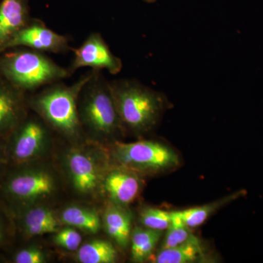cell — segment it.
Instances as JSON below:
<instances>
[{
    "instance_id": "cell-3",
    "label": "cell",
    "mask_w": 263,
    "mask_h": 263,
    "mask_svg": "<svg viewBox=\"0 0 263 263\" xmlns=\"http://www.w3.org/2000/svg\"><path fill=\"white\" fill-rule=\"evenodd\" d=\"M78 111L88 141L108 146L119 141L124 133L110 81L101 71L93 70L78 99Z\"/></svg>"
},
{
    "instance_id": "cell-14",
    "label": "cell",
    "mask_w": 263,
    "mask_h": 263,
    "mask_svg": "<svg viewBox=\"0 0 263 263\" xmlns=\"http://www.w3.org/2000/svg\"><path fill=\"white\" fill-rule=\"evenodd\" d=\"M29 0H2L0 3V53L6 51L13 38L29 23Z\"/></svg>"
},
{
    "instance_id": "cell-2",
    "label": "cell",
    "mask_w": 263,
    "mask_h": 263,
    "mask_svg": "<svg viewBox=\"0 0 263 263\" xmlns=\"http://www.w3.org/2000/svg\"><path fill=\"white\" fill-rule=\"evenodd\" d=\"M44 160L8 167L0 181V201L10 214L32 205L48 204L58 195L61 173Z\"/></svg>"
},
{
    "instance_id": "cell-24",
    "label": "cell",
    "mask_w": 263,
    "mask_h": 263,
    "mask_svg": "<svg viewBox=\"0 0 263 263\" xmlns=\"http://www.w3.org/2000/svg\"><path fill=\"white\" fill-rule=\"evenodd\" d=\"M15 231L16 229L11 214L0 201V249H4L11 243Z\"/></svg>"
},
{
    "instance_id": "cell-5",
    "label": "cell",
    "mask_w": 263,
    "mask_h": 263,
    "mask_svg": "<svg viewBox=\"0 0 263 263\" xmlns=\"http://www.w3.org/2000/svg\"><path fill=\"white\" fill-rule=\"evenodd\" d=\"M110 83L124 133L141 136L152 130L165 109L164 95L133 79Z\"/></svg>"
},
{
    "instance_id": "cell-15",
    "label": "cell",
    "mask_w": 263,
    "mask_h": 263,
    "mask_svg": "<svg viewBox=\"0 0 263 263\" xmlns=\"http://www.w3.org/2000/svg\"><path fill=\"white\" fill-rule=\"evenodd\" d=\"M102 227L114 243L122 249L130 243L132 214L127 207L108 202L101 216Z\"/></svg>"
},
{
    "instance_id": "cell-16",
    "label": "cell",
    "mask_w": 263,
    "mask_h": 263,
    "mask_svg": "<svg viewBox=\"0 0 263 263\" xmlns=\"http://www.w3.org/2000/svg\"><path fill=\"white\" fill-rule=\"evenodd\" d=\"M59 216L62 226L72 227L88 234H97L101 230V216L91 208L67 205L59 213Z\"/></svg>"
},
{
    "instance_id": "cell-26",
    "label": "cell",
    "mask_w": 263,
    "mask_h": 263,
    "mask_svg": "<svg viewBox=\"0 0 263 263\" xmlns=\"http://www.w3.org/2000/svg\"><path fill=\"white\" fill-rule=\"evenodd\" d=\"M7 138H0V181L9 167L6 148Z\"/></svg>"
},
{
    "instance_id": "cell-11",
    "label": "cell",
    "mask_w": 263,
    "mask_h": 263,
    "mask_svg": "<svg viewBox=\"0 0 263 263\" xmlns=\"http://www.w3.org/2000/svg\"><path fill=\"white\" fill-rule=\"evenodd\" d=\"M141 175L127 167L110 163L104 175L101 197L121 206L127 207L138 198L143 188Z\"/></svg>"
},
{
    "instance_id": "cell-6",
    "label": "cell",
    "mask_w": 263,
    "mask_h": 263,
    "mask_svg": "<svg viewBox=\"0 0 263 263\" xmlns=\"http://www.w3.org/2000/svg\"><path fill=\"white\" fill-rule=\"evenodd\" d=\"M70 76L43 52L17 47L0 53V78L27 95Z\"/></svg>"
},
{
    "instance_id": "cell-17",
    "label": "cell",
    "mask_w": 263,
    "mask_h": 263,
    "mask_svg": "<svg viewBox=\"0 0 263 263\" xmlns=\"http://www.w3.org/2000/svg\"><path fill=\"white\" fill-rule=\"evenodd\" d=\"M162 235V231L136 227L132 230L130 237L131 259L135 262L148 260L155 252Z\"/></svg>"
},
{
    "instance_id": "cell-8",
    "label": "cell",
    "mask_w": 263,
    "mask_h": 263,
    "mask_svg": "<svg viewBox=\"0 0 263 263\" xmlns=\"http://www.w3.org/2000/svg\"><path fill=\"white\" fill-rule=\"evenodd\" d=\"M53 134L46 123L30 110L7 138L9 166L44 160L51 149Z\"/></svg>"
},
{
    "instance_id": "cell-4",
    "label": "cell",
    "mask_w": 263,
    "mask_h": 263,
    "mask_svg": "<svg viewBox=\"0 0 263 263\" xmlns=\"http://www.w3.org/2000/svg\"><path fill=\"white\" fill-rule=\"evenodd\" d=\"M67 144L60 159L64 183L83 200L101 198L104 175L111 163L106 148L89 141Z\"/></svg>"
},
{
    "instance_id": "cell-27",
    "label": "cell",
    "mask_w": 263,
    "mask_h": 263,
    "mask_svg": "<svg viewBox=\"0 0 263 263\" xmlns=\"http://www.w3.org/2000/svg\"><path fill=\"white\" fill-rule=\"evenodd\" d=\"M143 1L146 2L147 3H155L157 0H143Z\"/></svg>"
},
{
    "instance_id": "cell-19",
    "label": "cell",
    "mask_w": 263,
    "mask_h": 263,
    "mask_svg": "<svg viewBox=\"0 0 263 263\" xmlns=\"http://www.w3.org/2000/svg\"><path fill=\"white\" fill-rule=\"evenodd\" d=\"M203 249L196 237L182 245L169 249H161L156 255V263H191L203 257Z\"/></svg>"
},
{
    "instance_id": "cell-9",
    "label": "cell",
    "mask_w": 263,
    "mask_h": 263,
    "mask_svg": "<svg viewBox=\"0 0 263 263\" xmlns=\"http://www.w3.org/2000/svg\"><path fill=\"white\" fill-rule=\"evenodd\" d=\"M73 59L69 70L71 73L82 67L108 70L117 75L122 70V60L115 56L100 32H91L79 47L72 48Z\"/></svg>"
},
{
    "instance_id": "cell-18",
    "label": "cell",
    "mask_w": 263,
    "mask_h": 263,
    "mask_svg": "<svg viewBox=\"0 0 263 263\" xmlns=\"http://www.w3.org/2000/svg\"><path fill=\"white\" fill-rule=\"evenodd\" d=\"M117 257V249L111 242L93 239L81 245L76 251V259L81 263H114Z\"/></svg>"
},
{
    "instance_id": "cell-13",
    "label": "cell",
    "mask_w": 263,
    "mask_h": 263,
    "mask_svg": "<svg viewBox=\"0 0 263 263\" xmlns=\"http://www.w3.org/2000/svg\"><path fill=\"white\" fill-rule=\"evenodd\" d=\"M30 111L27 94L0 78V138H7Z\"/></svg>"
},
{
    "instance_id": "cell-20",
    "label": "cell",
    "mask_w": 263,
    "mask_h": 263,
    "mask_svg": "<svg viewBox=\"0 0 263 263\" xmlns=\"http://www.w3.org/2000/svg\"><path fill=\"white\" fill-rule=\"evenodd\" d=\"M237 195H230V196L221 198L217 201L205 204L201 206L191 208L185 210L176 212L183 222L188 228H195L201 226L209 219V216L214 214L217 209L222 207L231 200H234Z\"/></svg>"
},
{
    "instance_id": "cell-12",
    "label": "cell",
    "mask_w": 263,
    "mask_h": 263,
    "mask_svg": "<svg viewBox=\"0 0 263 263\" xmlns=\"http://www.w3.org/2000/svg\"><path fill=\"white\" fill-rule=\"evenodd\" d=\"M10 214L16 231L27 238L56 233L63 226L58 213L48 204L32 205Z\"/></svg>"
},
{
    "instance_id": "cell-10",
    "label": "cell",
    "mask_w": 263,
    "mask_h": 263,
    "mask_svg": "<svg viewBox=\"0 0 263 263\" xmlns=\"http://www.w3.org/2000/svg\"><path fill=\"white\" fill-rule=\"evenodd\" d=\"M17 47L60 54L72 49L68 36L55 32L41 19L33 18L10 41L7 50Z\"/></svg>"
},
{
    "instance_id": "cell-21",
    "label": "cell",
    "mask_w": 263,
    "mask_h": 263,
    "mask_svg": "<svg viewBox=\"0 0 263 263\" xmlns=\"http://www.w3.org/2000/svg\"><path fill=\"white\" fill-rule=\"evenodd\" d=\"M176 212H172L171 224L167 229L165 238L161 249H169L182 245L195 238Z\"/></svg>"
},
{
    "instance_id": "cell-22",
    "label": "cell",
    "mask_w": 263,
    "mask_h": 263,
    "mask_svg": "<svg viewBox=\"0 0 263 263\" xmlns=\"http://www.w3.org/2000/svg\"><path fill=\"white\" fill-rule=\"evenodd\" d=\"M172 219V212L152 207H144L139 213V220L142 226L149 229L167 230Z\"/></svg>"
},
{
    "instance_id": "cell-7",
    "label": "cell",
    "mask_w": 263,
    "mask_h": 263,
    "mask_svg": "<svg viewBox=\"0 0 263 263\" xmlns=\"http://www.w3.org/2000/svg\"><path fill=\"white\" fill-rule=\"evenodd\" d=\"M105 147L111 163L140 174L162 172L177 167L180 162L179 156L172 148L152 140L132 143L118 141Z\"/></svg>"
},
{
    "instance_id": "cell-23",
    "label": "cell",
    "mask_w": 263,
    "mask_h": 263,
    "mask_svg": "<svg viewBox=\"0 0 263 263\" xmlns=\"http://www.w3.org/2000/svg\"><path fill=\"white\" fill-rule=\"evenodd\" d=\"M52 240L57 247L70 252H76L82 245L83 237L76 228L62 226L58 231L53 233Z\"/></svg>"
},
{
    "instance_id": "cell-25",
    "label": "cell",
    "mask_w": 263,
    "mask_h": 263,
    "mask_svg": "<svg viewBox=\"0 0 263 263\" xmlns=\"http://www.w3.org/2000/svg\"><path fill=\"white\" fill-rule=\"evenodd\" d=\"M48 254L37 246H28L15 252L13 256L15 263H46Z\"/></svg>"
},
{
    "instance_id": "cell-1",
    "label": "cell",
    "mask_w": 263,
    "mask_h": 263,
    "mask_svg": "<svg viewBox=\"0 0 263 263\" xmlns=\"http://www.w3.org/2000/svg\"><path fill=\"white\" fill-rule=\"evenodd\" d=\"M93 70L71 85L53 83L27 95L29 110L39 116L57 136L67 143L87 141L78 111V99Z\"/></svg>"
}]
</instances>
